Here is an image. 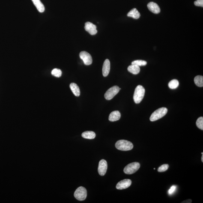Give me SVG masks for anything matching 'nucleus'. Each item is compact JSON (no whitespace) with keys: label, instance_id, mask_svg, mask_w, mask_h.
<instances>
[{"label":"nucleus","instance_id":"obj_1","mask_svg":"<svg viewBox=\"0 0 203 203\" xmlns=\"http://www.w3.org/2000/svg\"><path fill=\"white\" fill-rule=\"evenodd\" d=\"M115 146L117 149L121 151H128L132 150L134 147L131 142L124 140H120L117 141Z\"/></svg>","mask_w":203,"mask_h":203},{"label":"nucleus","instance_id":"obj_2","mask_svg":"<svg viewBox=\"0 0 203 203\" xmlns=\"http://www.w3.org/2000/svg\"><path fill=\"white\" fill-rule=\"evenodd\" d=\"M145 92V89L142 86L138 85L136 87L133 96L134 101L135 103H139L142 101L143 99Z\"/></svg>","mask_w":203,"mask_h":203},{"label":"nucleus","instance_id":"obj_3","mask_svg":"<svg viewBox=\"0 0 203 203\" xmlns=\"http://www.w3.org/2000/svg\"><path fill=\"white\" fill-rule=\"evenodd\" d=\"M168 111V109L166 108H159L152 114L150 117V120L152 121H156L166 115Z\"/></svg>","mask_w":203,"mask_h":203},{"label":"nucleus","instance_id":"obj_4","mask_svg":"<svg viewBox=\"0 0 203 203\" xmlns=\"http://www.w3.org/2000/svg\"><path fill=\"white\" fill-rule=\"evenodd\" d=\"M140 167V165L138 162H133L129 164L125 167L124 172L125 174H131L136 172Z\"/></svg>","mask_w":203,"mask_h":203},{"label":"nucleus","instance_id":"obj_5","mask_svg":"<svg viewBox=\"0 0 203 203\" xmlns=\"http://www.w3.org/2000/svg\"><path fill=\"white\" fill-rule=\"evenodd\" d=\"M75 198L79 201H84L87 198V191L85 188L81 186L75 191L74 194Z\"/></svg>","mask_w":203,"mask_h":203},{"label":"nucleus","instance_id":"obj_6","mask_svg":"<svg viewBox=\"0 0 203 203\" xmlns=\"http://www.w3.org/2000/svg\"><path fill=\"white\" fill-rule=\"evenodd\" d=\"M121 88L117 86H114L108 89L104 95L105 98L107 100L112 99L119 91Z\"/></svg>","mask_w":203,"mask_h":203},{"label":"nucleus","instance_id":"obj_7","mask_svg":"<svg viewBox=\"0 0 203 203\" xmlns=\"http://www.w3.org/2000/svg\"><path fill=\"white\" fill-rule=\"evenodd\" d=\"M79 56L86 65H90L92 63V58L88 53L85 51H82L80 53Z\"/></svg>","mask_w":203,"mask_h":203},{"label":"nucleus","instance_id":"obj_8","mask_svg":"<svg viewBox=\"0 0 203 203\" xmlns=\"http://www.w3.org/2000/svg\"><path fill=\"white\" fill-rule=\"evenodd\" d=\"M108 165L105 159H102L99 161L98 171L100 176H103L106 174L107 169Z\"/></svg>","mask_w":203,"mask_h":203},{"label":"nucleus","instance_id":"obj_9","mask_svg":"<svg viewBox=\"0 0 203 203\" xmlns=\"http://www.w3.org/2000/svg\"><path fill=\"white\" fill-rule=\"evenodd\" d=\"M132 181L129 179H125L121 180L117 183L116 188L118 189H127L131 186Z\"/></svg>","mask_w":203,"mask_h":203},{"label":"nucleus","instance_id":"obj_10","mask_svg":"<svg viewBox=\"0 0 203 203\" xmlns=\"http://www.w3.org/2000/svg\"><path fill=\"white\" fill-rule=\"evenodd\" d=\"M85 29L91 35H94L97 34V30L95 25L90 22H86L85 25Z\"/></svg>","mask_w":203,"mask_h":203},{"label":"nucleus","instance_id":"obj_11","mask_svg":"<svg viewBox=\"0 0 203 203\" xmlns=\"http://www.w3.org/2000/svg\"><path fill=\"white\" fill-rule=\"evenodd\" d=\"M147 8L150 11L154 14H157L160 12V8L159 6L156 3L150 2L147 5Z\"/></svg>","mask_w":203,"mask_h":203},{"label":"nucleus","instance_id":"obj_12","mask_svg":"<svg viewBox=\"0 0 203 203\" xmlns=\"http://www.w3.org/2000/svg\"><path fill=\"white\" fill-rule=\"evenodd\" d=\"M110 69V63L109 60L106 59L103 63V68H102V73L103 76L106 77L109 74Z\"/></svg>","mask_w":203,"mask_h":203},{"label":"nucleus","instance_id":"obj_13","mask_svg":"<svg viewBox=\"0 0 203 203\" xmlns=\"http://www.w3.org/2000/svg\"><path fill=\"white\" fill-rule=\"evenodd\" d=\"M121 117V114L119 111H112L109 114V120L111 121H115L120 119Z\"/></svg>","mask_w":203,"mask_h":203},{"label":"nucleus","instance_id":"obj_14","mask_svg":"<svg viewBox=\"0 0 203 203\" xmlns=\"http://www.w3.org/2000/svg\"><path fill=\"white\" fill-rule=\"evenodd\" d=\"M71 90L73 94L76 96H79L80 94V91L78 86L75 83H72L70 85Z\"/></svg>","mask_w":203,"mask_h":203},{"label":"nucleus","instance_id":"obj_15","mask_svg":"<svg viewBox=\"0 0 203 203\" xmlns=\"http://www.w3.org/2000/svg\"><path fill=\"white\" fill-rule=\"evenodd\" d=\"M32 1L39 12L43 13L44 12L45 10L44 6L40 0H32Z\"/></svg>","mask_w":203,"mask_h":203},{"label":"nucleus","instance_id":"obj_16","mask_svg":"<svg viewBox=\"0 0 203 203\" xmlns=\"http://www.w3.org/2000/svg\"><path fill=\"white\" fill-rule=\"evenodd\" d=\"M127 16L135 19H139L140 17V14L136 8H133L128 13Z\"/></svg>","mask_w":203,"mask_h":203},{"label":"nucleus","instance_id":"obj_17","mask_svg":"<svg viewBox=\"0 0 203 203\" xmlns=\"http://www.w3.org/2000/svg\"><path fill=\"white\" fill-rule=\"evenodd\" d=\"M128 70L129 72L134 75H137L139 73L140 69L139 66L132 64L128 67Z\"/></svg>","mask_w":203,"mask_h":203},{"label":"nucleus","instance_id":"obj_18","mask_svg":"<svg viewBox=\"0 0 203 203\" xmlns=\"http://www.w3.org/2000/svg\"><path fill=\"white\" fill-rule=\"evenodd\" d=\"M82 137L86 139H93L96 137V134L91 131H86L83 132L82 134Z\"/></svg>","mask_w":203,"mask_h":203},{"label":"nucleus","instance_id":"obj_19","mask_svg":"<svg viewBox=\"0 0 203 203\" xmlns=\"http://www.w3.org/2000/svg\"><path fill=\"white\" fill-rule=\"evenodd\" d=\"M194 82L197 86L202 87L203 86V76L198 75V76H195L194 79Z\"/></svg>","mask_w":203,"mask_h":203},{"label":"nucleus","instance_id":"obj_20","mask_svg":"<svg viewBox=\"0 0 203 203\" xmlns=\"http://www.w3.org/2000/svg\"><path fill=\"white\" fill-rule=\"evenodd\" d=\"M179 85L178 81L177 79H173L170 81L168 84V87L171 89H174L178 87Z\"/></svg>","mask_w":203,"mask_h":203},{"label":"nucleus","instance_id":"obj_21","mask_svg":"<svg viewBox=\"0 0 203 203\" xmlns=\"http://www.w3.org/2000/svg\"><path fill=\"white\" fill-rule=\"evenodd\" d=\"M147 64V62L144 60H137L132 62V64L138 66H145Z\"/></svg>","mask_w":203,"mask_h":203},{"label":"nucleus","instance_id":"obj_22","mask_svg":"<svg viewBox=\"0 0 203 203\" xmlns=\"http://www.w3.org/2000/svg\"><path fill=\"white\" fill-rule=\"evenodd\" d=\"M51 74L57 78L61 77L62 75V72L61 70L58 69H54L52 71Z\"/></svg>","mask_w":203,"mask_h":203},{"label":"nucleus","instance_id":"obj_23","mask_svg":"<svg viewBox=\"0 0 203 203\" xmlns=\"http://www.w3.org/2000/svg\"><path fill=\"white\" fill-rule=\"evenodd\" d=\"M196 125L198 128L203 130V117H199L197 120L196 122Z\"/></svg>","mask_w":203,"mask_h":203},{"label":"nucleus","instance_id":"obj_24","mask_svg":"<svg viewBox=\"0 0 203 203\" xmlns=\"http://www.w3.org/2000/svg\"><path fill=\"white\" fill-rule=\"evenodd\" d=\"M168 168H169V165L168 164H165L159 167L158 168V172H164V171H166L168 169Z\"/></svg>","mask_w":203,"mask_h":203},{"label":"nucleus","instance_id":"obj_25","mask_svg":"<svg viewBox=\"0 0 203 203\" xmlns=\"http://www.w3.org/2000/svg\"><path fill=\"white\" fill-rule=\"evenodd\" d=\"M195 5L198 7H203V0H197L194 2Z\"/></svg>","mask_w":203,"mask_h":203},{"label":"nucleus","instance_id":"obj_26","mask_svg":"<svg viewBox=\"0 0 203 203\" xmlns=\"http://www.w3.org/2000/svg\"><path fill=\"white\" fill-rule=\"evenodd\" d=\"M176 189H177V187H176V186H171L169 190H168V194L170 195H172V194L174 193V192H175Z\"/></svg>","mask_w":203,"mask_h":203},{"label":"nucleus","instance_id":"obj_27","mask_svg":"<svg viewBox=\"0 0 203 203\" xmlns=\"http://www.w3.org/2000/svg\"><path fill=\"white\" fill-rule=\"evenodd\" d=\"M192 200H191L190 199H187L186 200V201H183V202H182V203H192Z\"/></svg>","mask_w":203,"mask_h":203},{"label":"nucleus","instance_id":"obj_28","mask_svg":"<svg viewBox=\"0 0 203 203\" xmlns=\"http://www.w3.org/2000/svg\"><path fill=\"white\" fill-rule=\"evenodd\" d=\"M201 161L203 162V154H202V156H201Z\"/></svg>","mask_w":203,"mask_h":203}]
</instances>
